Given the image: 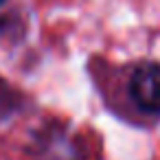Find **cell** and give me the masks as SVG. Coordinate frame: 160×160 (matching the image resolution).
<instances>
[{
  "instance_id": "6da1fadb",
  "label": "cell",
  "mask_w": 160,
  "mask_h": 160,
  "mask_svg": "<svg viewBox=\"0 0 160 160\" xmlns=\"http://www.w3.org/2000/svg\"><path fill=\"white\" fill-rule=\"evenodd\" d=\"M132 101L147 114H160V64L145 62L136 66L129 79Z\"/></svg>"
},
{
  "instance_id": "7a4b0ae2",
  "label": "cell",
  "mask_w": 160,
  "mask_h": 160,
  "mask_svg": "<svg viewBox=\"0 0 160 160\" xmlns=\"http://www.w3.org/2000/svg\"><path fill=\"white\" fill-rule=\"evenodd\" d=\"M2 2H5V0H0V5H2Z\"/></svg>"
}]
</instances>
